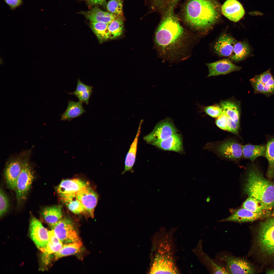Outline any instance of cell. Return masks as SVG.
Listing matches in <instances>:
<instances>
[{
  "label": "cell",
  "instance_id": "277c9868",
  "mask_svg": "<svg viewBox=\"0 0 274 274\" xmlns=\"http://www.w3.org/2000/svg\"><path fill=\"white\" fill-rule=\"evenodd\" d=\"M28 155L23 157L22 170L14 190L19 203L22 202L26 199L34 178L33 170L29 162Z\"/></svg>",
  "mask_w": 274,
  "mask_h": 274
},
{
  "label": "cell",
  "instance_id": "44dd1931",
  "mask_svg": "<svg viewBox=\"0 0 274 274\" xmlns=\"http://www.w3.org/2000/svg\"><path fill=\"white\" fill-rule=\"evenodd\" d=\"M219 105L227 116L239 126L241 114L239 102L233 99H227L221 101Z\"/></svg>",
  "mask_w": 274,
  "mask_h": 274
},
{
  "label": "cell",
  "instance_id": "3957f363",
  "mask_svg": "<svg viewBox=\"0 0 274 274\" xmlns=\"http://www.w3.org/2000/svg\"><path fill=\"white\" fill-rule=\"evenodd\" d=\"M244 191L249 197L274 207V184L264 178L256 165L248 173Z\"/></svg>",
  "mask_w": 274,
  "mask_h": 274
},
{
  "label": "cell",
  "instance_id": "e575fe53",
  "mask_svg": "<svg viewBox=\"0 0 274 274\" xmlns=\"http://www.w3.org/2000/svg\"><path fill=\"white\" fill-rule=\"evenodd\" d=\"M124 0H110L107 8L108 11L118 15H123V7Z\"/></svg>",
  "mask_w": 274,
  "mask_h": 274
},
{
  "label": "cell",
  "instance_id": "b9f144b4",
  "mask_svg": "<svg viewBox=\"0 0 274 274\" xmlns=\"http://www.w3.org/2000/svg\"><path fill=\"white\" fill-rule=\"evenodd\" d=\"M91 3L95 5L101 4L105 0H87Z\"/></svg>",
  "mask_w": 274,
  "mask_h": 274
},
{
  "label": "cell",
  "instance_id": "ba28073f",
  "mask_svg": "<svg viewBox=\"0 0 274 274\" xmlns=\"http://www.w3.org/2000/svg\"><path fill=\"white\" fill-rule=\"evenodd\" d=\"M250 81L254 93L263 94L267 97L274 94V77L270 69L255 75Z\"/></svg>",
  "mask_w": 274,
  "mask_h": 274
},
{
  "label": "cell",
  "instance_id": "d6a6232c",
  "mask_svg": "<svg viewBox=\"0 0 274 274\" xmlns=\"http://www.w3.org/2000/svg\"><path fill=\"white\" fill-rule=\"evenodd\" d=\"M123 15H119L108 24L110 39L116 38L122 35L123 31Z\"/></svg>",
  "mask_w": 274,
  "mask_h": 274
},
{
  "label": "cell",
  "instance_id": "7c38bea8",
  "mask_svg": "<svg viewBox=\"0 0 274 274\" xmlns=\"http://www.w3.org/2000/svg\"><path fill=\"white\" fill-rule=\"evenodd\" d=\"M23 158V157H18L10 160L5 169L4 176L7 185L12 190H15L17 180L21 172Z\"/></svg>",
  "mask_w": 274,
  "mask_h": 274
},
{
  "label": "cell",
  "instance_id": "74e56055",
  "mask_svg": "<svg viewBox=\"0 0 274 274\" xmlns=\"http://www.w3.org/2000/svg\"><path fill=\"white\" fill-rule=\"evenodd\" d=\"M228 116L223 111L222 114L217 118L215 123L221 129L227 131L228 124Z\"/></svg>",
  "mask_w": 274,
  "mask_h": 274
},
{
  "label": "cell",
  "instance_id": "7bdbcfd3",
  "mask_svg": "<svg viewBox=\"0 0 274 274\" xmlns=\"http://www.w3.org/2000/svg\"><path fill=\"white\" fill-rule=\"evenodd\" d=\"M268 274H274V269L270 270L267 272Z\"/></svg>",
  "mask_w": 274,
  "mask_h": 274
},
{
  "label": "cell",
  "instance_id": "f1b7e54d",
  "mask_svg": "<svg viewBox=\"0 0 274 274\" xmlns=\"http://www.w3.org/2000/svg\"><path fill=\"white\" fill-rule=\"evenodd\" d=\"M242 206L244 208L255 213L270 212L273 208L257 199L250 197L244 202Z\"/></svg>",
  "mask_w": 274,
  "mask_h": 274
},
{
  "label": "cell",
  "instance_id": "4dcf8cb0",
  "mask_svg": "<svg viewBox=\"0 0 274 274\" xmlns=\"http://www.w3.org/2000/svg\"><path fill=\"white\" fill-rule=\"evenodd\" d=\"M82 246V243L80 241L64 244L59 251L54 254L55 260L78 253Z\"/></svg>",
  "mask_w": 274,
  "mask_h": 274
},
{
  "label": "cell",
  "instance_id": "603a6c76",
  "mask_svg": "<svg viewBox=\"0 0 274 274\" xmlns=\"http://www.w3.org/2000/svg\"><path fill=\"white\" fill-rule=\"evenodd\" d=\"M83 104L82 102L79 101H68L66 110L60 115V121H70L86 112L83 106Z\"/></svg>",
  "mask_w": 274,
  "mask_h": 274
},
{
  "label": "cell",
  "instance_id": "9a60e30c",
  "mask_svg": "<svg viewBox=\"0 0 274 274\" xmlns=\"http://www.w3.org/2000/svg\"><path fill=\"white\" fill-rule=\"evenodd\" d=\"M209 73L207 77L228 74L240 70L241 66H237L228 59H224L214 62L207 63Z\"/></svg>",
  "mask_w": 274,
  "mask_h": 274
},
{
  "label": "cell",
  "instance_id": "ffe728a7",
  "mask_svg": "<svg viewBox=\"0 0 274 274\" xmlns=\"http://www.w3.org/2000/svg\"><path fill=\"white\" fill-rule=\"evenodd\" d=\"M152 145L162 149L180 152L183 149L181 136L176 133L165 140L156 141Z\"/></svg>",
  "mask_w": 274,
  "mask_h": 274
},
{
  "label": "cell",
  "instance_id": "4316f807",
  "mask_svg": "<svg viewBox=\"0 0 274 274\" xmlns=\"http://www.w3.org/2000/svg\"><path fill=\"white\" fill-rule=\"evenodd\" d=\"M266 151V146L265 145L247 144L243 146V156L252 162L258 157H265Z\"/></svg>",
  "mask_w": 274,
  "mask_h": 274
},
{
  "label": "cell",
  "instance_id": "1f68e13d",
  "mask_svg": "<svg viewBox=\"0 0 274 274\" xmlns=\"http://www.w3.org/2000/svg\"><path fill=\"white\" fill-rule=\"evenodd\" d=\"M265 157L268 162L266 175L268 179H271L274 177V137L269 140L267 144Z\"/></svg>",
  "mask_w": 274,
  "mask_h": 274
},
{
  "label": "cell",
  "instance_id": "8992f818",
  "mask_svg": "<svg viewBox=\"0 0 274 274\" xmlns=\"http://www.w3.org/2000/svg\"><path fill=\"white\" fill-rule=\"evenodd\" d=\"M177 133V130L172 120L166 118L158 123L152 131L144 136V140L151 144L157 141L165 140Z\"/></svg>",
  "mask_w": 274,
  "mask_h": 274
},
{
  "label": "cell",
  "instance_id": "5b68a950",
  "mask_svg": "<svg viewBox=\"0 0 274 274\" xmlns=\"http://www.w3.org/2000/svg\"><path fill=\"white\" fill-rule=\"evenodd\" d=\"M257 240L263 252L274 255V218L268 219L261 223Z\"/></svg>",
  "mask_w": 274,
  "mask_h": 274
},
{
  "label": "cell",
  "instance_id": "30bf717a",
  "mask_svg": "<svg viewBox=\"0 0 274 274\" xmlns=\"http://www.w3.org/2000/svg\"><path fill=\"white\" fill-rule=\"evenodd\" d=\"M220 259L225 263L226 268L229 273L252 274L253 268L250 264L243 258L232 256H224Z\"/></svg>",
  "mask_w": 274,
  "mask_h": 274
},
{
  "label": "cell",
  "instance_id": "d590c367",
  "mask_svg": "<svg viewBox=\"0 0 274 274\" xmlns=\"http://www.w3.org/2000/svg\"><path fill=\"white\" fill-rule=\"evenodd\" d=\"M202 111L211 117L217 118L222 114V109L220 105L215 104L206 107H200Z\"/></svg>",
  "mask_w": 274,
  "mask_h": 274
},
{
  "label": "cell",
  "instance_id": "2e32d148",
  "mask_svg": "<svg viewBox=\"0 0 274 274\" xmlns=\"http://www.w3.org/2000/svg\"><path fill=\"white\" fill-rule=\"evenodd\" d=\"M178 271L171 258L168 256H157L155 259L150 273H178Z\"/></svg>",
  "mask_w": 274,
  "mask_h": 274
},
{
  "label": "cell",
  "instance_id": "cb8c5ba5",
  "mask_svg": "<svg viewBox=\"0 0 274 274\" xmlns=\"http://www.w3.org/2000/svg\"><path fill=\"white\" fill-rule=\"evenodd\" d=\"M142 122V120L140 123L135 136L127 154L125 161L124 169L122 173V174L128 171L133 172L132 168L135 161L138 139Z\"/></svg>",
  "mask_w": 274,
  "mask_h": 274
},
{
  "label": "cell",
  "instance_id": "8d00e7d4",
  "mask_svg": "<svg viewBox=\"0 0 274 274\" xmlns=\"http://www.w3.org/2000/svg\"><path fill=\"white\" fill-rule=\"evenodd\" d=\"M8 197L4 191L2 189L0 191V216H3L7 211L9 207Z\"/></svg>",
  "mask_w": 274,
  "mask_h": 274
},
{
  "label": "cell",
  "instance_id": "f546056e",
  "mask_svg": "<svg viewBox=\"0 0 274 274\" xmlns=\"http://www.w3.org/2000/svg\"><path fill=\"white\" fill-rule=\"evenodd\" d=\"M250 46L246 42L236 41L235 43L230 59L235 61H239L246 58L250 54Z\"/></svg>",
  "mask_w": 274,
  "mask_h": 274
},
{
  "label": "cell",
  "instance_id": "83f0119b",
  "mask_svg": "<svg viewBox=\"0 0 274 274\" xmlns=\"http://www.w3.org/2000/svg\"><path fill=\"white\" fill-rule=\"evenodd\" d=\"M93 88L92 86L85 84L78 79L75 91L73 92H70L68 94L74 95L78 98L79 101L88 105L93 92Z\"/></svg>",
  "mask_w": 274,
  "mask_h": 274
},
{
  "label": "cell",
  "instance_id": "e0dca14e",
  "mask_svg": "<svg viewBox=\"0 0 274 274\" xmlns=\"http://www.w3.org/2000/svg\"><path fill=\"white\" fill-rule=\"evenodd\" d=\"M221 11L226 17L235 22L240 20L245 13L243 6L237 0H227L221 6Z\"/></svg>",
  "mask_w": 274,
  "mask_h": 274
},
{
  "label": "cell",
  "instance_id": "8fae6325",
  "mask_svg": "<svg viewBox=\"0 0 274 274\" xmlns=\"http://www.w3.org/2000/svg\"><path fill=\"white\" fill-rule=\"evenodd\" d=\"M270 212L255 213L244 208L235 211L228 217L221 221H231L239 223L250 222L263 218L271 215Z\"/></svg>",
  "mask_w": 274,
  "mask_h": 274
},
{
  "label": "cell",
  "instance_id": "60d3db41",
  "mask_svg": "<svg viewBox=\"0 0 274 274\" xmlns=\"http://www.w3.org/2000/svg\"><path fill=\"white\" fill-rule=\"evenodd\" d=\"M4 1L10 8L12 9L17 7L22 3V0H5Z\"/></svg>",
  "mask_w": 274,
  "mask_h": 274
},
{
  "label": "cell",
  "instance_id": "7402d4cb",
  "mask_svg": "<svg viewBox=\"0 0 274 274\" xmlns=\"http://www.w3.org/2000/svg\"><path fill=\"white\" fill-rule=\"evenodd\" d=\"M118 16L109 11H102L96 7L85 14L86 18L92 22H101L108 24Z\"/></svg>",
  "mask_w": 274,
  "mask_h": 274
},
{
  "label": "cell",
  "instance_id": "9c48e42d",
  "mask_svg": "<svg viewBox=\"0 0 274 274\" xmlns=\"http://www.w3.org/2000/svg\"><path fill=\"white\" fill-rule=\"evenodd\" d=\"M29 230L31 238L37 247L43 252L48 243V231L41 222L33 216L30 220Z\"/></svg>",
  "mask_w": 274,
  "mask_h": 274
},
{
  "label": "cell",
  "instance_id": "7a4b0ae2",
  "mask_svg": "<svg viewBox=\"0 0 274 274\" xmlns=\"http://www.w3.org/2000/svg\"><path fill=\"white\" fill-rule=\"evenodd\" d=\"M220 8L217 0H187L183 9V19L195 29L207 31L218 20Z\"/></svg>",
  "mask_w": 274,
  "mask_h": 274
},
{
  "label": "cell",
  "instance_id": "52a82bcc",
  "mask_svg": "<svg viewBox=\"0 0 274 274\" xmlns=\"http://www.w3.org/2000/svg\"><path fill=\"white\" fill-rule=\"evenodd\" d=\"M50 227L52 230L63 244L80 241L73 223L68 219H61Z\"/></svg>",
  "mask_w": 274,
  "mask_h": 274
},
{
  "label": "cell",
  "instance_id": "ac0fdd59",
  "mask_svg": "<svg viewBox=\"0 0 274 274\" xmlns=\"http://www.w3.org/2000/svg\"><path fill=\"white\" fill-rule=\"evenodd\" d=\"M88 183L78 178L63 180L56 188L59 196L76 194L89 185Z\"/></svg>",
  "mask_w": 274,
  "mask_h": 274
},
{
  "label": "cell",
  "instance_id": "f35d334b",
  "mask_svg": "<svg viewBox=\"0 0 274 274\" xmlns=\"http://www.w3.org/2000/svg\"><path fill=\"white\" fill-rule=\"evenodd\" d=\"M171 0H149L152 6L156 9L163 10Z\"/></svg>",
  "mask_w": 274,
  "mask_h": 274
},
{
  "label": "cell",
  "instance_id": "6da1fadb",
  "mask_svg": "<svg viewBox=\"0 0 274 274\" xmlns=\"http://www.w3.org/2000/svg\"><path fill=\"white\" fill-rule=\"evenodd\" d=\"M177 4L171 2L162 11V18L155 33V44L165 54L177 52L182 47L186 39L184 30L174 12Z\"/></svg>",
  "mask_w": 274,
  "mask_h": 274
},
{
  "label": "cell",
  "instance_id": "d6986e66",
  "mask_svg": "<svg viewBox=\"0 0 274 274\" xmlns=\"http://www.w3.org/2000/svg\"><path fill=\"white\" fill-rule=\"evenodd\" d=\"M236 41L229 35L225 33L222 35L215 44L214 49L215 52L219 56L229 57Z\"/></svg>",
  "mask_w": 274,
  "mask_h": 274
},
{
  "label": "cell",
  "instance_id": "5bb4252c",
  "mask_svg": "<svg viewBox=\"0 0 274 274\" xmlns=\"http://www.w3.org/2000/svg\"><path fill=\"white\" fill-rule=\"evenodd\" d=\"M217 150L222 156L233 160H238L243 156V146L234 140L222 143L218 145Z\"/></svg>",
  "mask_w": 274,
  "mask_h": 274
},
{
  "label": "cell",
  "instance_id": "4fadbf2b",
  "mask_svg": "<svg viewBox=\"0 0 274 274\" xmlns=\"http://www.w3.org/2000/svg\"><path fill=\"white\" fill-rule=\"evenodd\" d=\"M76 194L77 199L84 206L89 216L93 218L94 209L98 201L97 194L89 185L78 191Z\"/></svg>",
  "mask_w": 274,
  "mask_h": 274
},
{
  "label": "cell",
  "instance_id": "836d02e7",
  "mask_svg": "<svg viewBox=\"0 0 274 274\" xmlns=\"http://www.w3.org/2000/svg\"><path fill=\"white\" fill-rule=\"evenodd\" d=\"M108 24L101 22H92L91 23V28L100 43L110 39Z\"/></svg>",
  "mask_w": 274,
  "mask_h": 274
},
{
  "label": "cell",
  "instance_id": "484cf974",
  "mask_svg": "<svg viewBox=\"0 0 274 274\" xmlns=\"http://www.w3.org/2000/svg\"><path fill=\"white\" fill-rule=\"evenodd\" d=\"M41 213L45 222L51 226L62 219V206L58 205L45 207Z\"/></svg>",
  "mask_w": 274,
  "mask_h": 274
},
{
  "label": "cell",
  "instance_id": "d4e9b609",
  "mask_svg": "<svg viewBox=\"0 0 274 274\" xmlns=\"http://www.w3.org/2000/svg\"><path fill=\"white\" fill-rule=\"evenodd\" d=\"M59 196L62 202L73 213L79 214L87 213L84 206L77 199L76 194Z\"/></svg>",
  "mask_w": 274,
  "mask_h": 274
},
{
  "label": "cell",
  "instance_id": "ab89813d",
  "mask_svg": "<svg viewBox=\"0 0 274 274\" xmlns=\"http://www.w3.org/2000/svg\"><path fill=\"white\" fill-rule=\"evenodd\" d=\"M228 117V124L227 131L235 134L238 133L239 126Z\"/></svg>",
  "mask_w": 274,
  "mask_h": 274
}]
</instances>
